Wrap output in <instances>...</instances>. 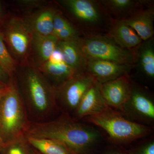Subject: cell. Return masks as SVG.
Instances as JSON below:
<instances>
[{
    "mask_svg": "<svg viewBox=\"0 0 154 154\" xmlns=\"http://www.w3.org/2000/svg\"><path fill=\"white\" fill-rule=\"evenodd\" d=\"M24 136L57 141L75 154L84 153L99 137L93 128L66 115L51 121L30 122Z\"/></svg>",
    "mask_w": 154,
    "mask_h": 154,
    "instance_id": "obj_1",
    "label": "cell"
},
{
    "mask_svg": "<svg viewBox=\"0 0 154 154\" xmlns=\"http://www.w3.org/2000/svg\"><path fill=\"white\" fill-rule=\"evenodd\" d=\"M22 96L28 118L31 122H40L52 114L57 107L56 88L42 75L28 69L21 81Z\"/></svg>",
    "mask_w": 154,
    "mask_h": 154,
    "instance_id": "obj_2",
    "label": "cell"
},
{
    "mask_svg": "<svg viewBox=\"0 0 154 154\" xmlns=\"http://www.w3.org/2000/svg\"><path fill=\"white\" fill-rule=\"evenodd\" d=\"M30 122L18 88L8 83L0 99V135L5 143L24 136Z\"/></svg>",
    "mask_w": 154,
    "mask_h": 154,
    "instance_id": "obj_3",
    "label": "cell"
},
{
    "mask_svg": "<svg viewBox=\"0 0 154 154\" xmlns=\"http://www.w3.org/2000/svg\"><path fill=\"white\" fill-rule=\"evenodd\" d=\"M87 119L105 131L113 140L121 143L132 141L150 132L148 127L131 121L111 108L97 115L88 116Z\"/></svg>",
    "mask_w": 154,
    "mask_h": 154,
    "instance_id": "obj_4",
    "label": "cell"
},
{
    "mask_svg": "<svg viewBox=\"0 0 154 154\" xmlns=\"http://www.w3.org/2000/svg\"><path fill=\"white\" fill-rule=\"evenodd\" d=\"M79 43L86 60H100L135 65V49L129 50L122 48L107 34L87 35L84 38H80Z\"/></svg>",
    "mask_w": 154,
    "mask_h": 154,
    "instance_id": "obj_5",
    "label": "cell"
},
{
    "mask_svg": "<svg viewBox=\"0 0 154 154\" xmlns=\"http://www.w3.org/2000/svg\"><path fill=\"white\" fill-rule=\"evenodd\" d=\"M62 5L86 28L87 35L108 31L112 19L97 1L64 0Z\"/></svg>",
    "mask_w": 154,
    "mask_h": 154,
    "instance_id": "obj_6",
    "label": "cell"
},
{
    "mask_svg": "<svg viewBox=\"0 0 154 154\" xmlns=\"http://www.w3.org/2000/svg\"><path fill=\"white\" fill-rule=\"evenodd\" d=\"M95 81L87 72L75 76L56 88L57 103L74 113L83 96Z\"/></svg>",
    "mask_w": 154,
    "mask_h": 154,
    "instance_id": "obj_7",
    "label": "cell"
},
{
    "mask_svg": "<svg viewBox=\"0 0 154 154\" xmlns=\"http://www.w3.org/2000/svg\"><path fill=\"white\" fill-rule=\"evenodd\" d=\"M121 112L124 115L145 122L154 120V103L152 99L146 91L132 84L129 99Z\"/></svg>",
    "mask_w": 154,
    "mask_h": 154,
    "instance_id": "obj_8",
    "label": "cell"
},
{
    "mask_svg": "<svg viewBox=\"0 0 154 154\" xmlns=\"http://www.w3.org/2000/svg\"><path fill=\"white\" fill-rule=\"evenodd\" d=\"M132 84L128 74L100 84L102 96L110 108L121 111L129 99Z\"/></svg>",
    "mask_w": 154,
    "mask_h": 154,
    "instance_id": "obj_9",
    "label": "cell"
},
{
    "mask_svg": "<svg viewBox=\"0 0 154 154\" xmlns=\"http://www.w3.org/2000/svg\"><path fill=\"white\" fill-rule=\"evenodd\" d=\"M135 66V64H120L100 60L87 59L86 72L91 75L96 82L102 84L128 74Z\"/></svg>",
    "mask_w": 154,
    "mask_h": 154,
    "instance_id": "obj_10",
    "label": "cell"
},
{
    "mask_svg": "<svg viewBox=\"0 0 154 154\" xmlns=\"http://www.w3.org/2000/svg\"><path fill=\"white\" fill-rule=\"evenodd\" d=\"M3 34L16 54L23 56L27 53L31 44L32 34L24 21L19 19H12Z\"/></svg>",
    "mask_w": 154,
    "mask_h": 154,
    "instance_id": "obj_11",
    "label": "cell"
},
{
    "mask_svg": "<svg viewBox=\"0 0 154 154\" xmlns=\"http://www.w3.org/2000/svg\"><path fill=\"white\" fill-rule=\"evenodd\" d=\"M109 108L102 96L100 84L95 81L83 96L74 113L76 118L81 119L99 114Z\"/></svg>",
    "mask_w": 154,
    "mask_h": 154,
    "instance_id": "obj_12",
    "label": "cell"
},
{
    "mask_svg": "<svg viewBox=\"0 0 154 154\" xmlns=\"http://www.w3.org/2000/svg\"><path fill=\"white\" fill-rule=\"evenodd\" d=\"M112 20H124L143 8L152 6L148 0H100L97 1Z\"/></svg>",
    "mask_w": 154,
    "mask_h": 154,
    "instance_id": "obj_13",
    "label": "cell"
},
{
    "mask_svg": "<svg viewBox=\"0 0 154 154\" xmlns=\"http://www.w3.org/2000/svg\"><path fill=\"white\" fill-rule=\"evenodd\" d=\"M41 69L45 75L58 84V87L78 75L67 64L57 47L41 65Z\"/></svg>",
    "mask_w": 154,
    "mask_h": 154,
    "instance_id": "obj_14",
    "label": "cell"
},
{
    "mask_svg": "<svg viewBox=\"0 0 154 154\" xmlns=\"http://www.w3.org/2000/svg\"><path fill=\"white\" fill-rule=\"evenodd\" d=\"M107 35L119 46L129 50L136 48L143 40L123 20H112Z\"/></svg>",
    "mask_w": 154,
    "mask_h": 154,
    "instance_id": "obj_15",
    "label": "cell"
},
{
    "mask_svg": "<svg viewBox=\"0 0 154 154\" xmlns=\"http://www.w3.org/2000/svg\"><path fill=\"white\" fill-rule=\"evenodd\" d=\"M123 20L136 32L143 41L153 38L154 9L152 6L141 9Z\"/></svg>",
    "mask_w": 154,
    "mask_h": 154,
    "instance_id": "obj_16",
    "label": "cell"
},
{
    "mask_svg": "<svg viewBox=\"0 0 154 154\" xmlns=\"http://www.w3.org/2000/svg\"><path fill=\"white\" fill-rule=\"evenodd\" d=\"M79 40L58 41L57 45L64 60L68 66L78 75L86 72L87 63V60L80 48Z\"/></svg>",
    "mask_w": 154,
    "mask_h": 154,
    "instance_id": "obj_17",
    "label": "cell"
},
{
    "mask_svg": "<svg viewBox=\"0 0 154 154\" xmlns=\"http://www.w3.org/2000/svg\"><path fill=\"white\" fill-rule=\"evenodd\" d=\"M56 14L52 9H45L39 11L25 22L32 34L51 36L53 35Z\"/></svg>",
    "mask_w": 154,
    "mask_h": 154,
    "instance_id": "obj_18",
    "label": "cell"
},
{
    "mask_svg": "<svg viewBox=\"0 0 154 154\" xmlns=\"http://www.w3.org/2000/svg\"><path fill=\"white\" fill-rule=\"evenodd\" d=\"M136 63L143 73L151 79L154 78V38L143 41L135 48Z\"/></svg>",
    "mask_w": 154,
    "mask_h": 154,
    "instance_id": "obj_19",
    "label": "cell"
},
{
    "mask_svg": "<svg viewBox=\"0 0 154 154\" xmlns=\"http://www.w3.org/2000/svg\"><path fill=\"white\" fill-rule=\"evenodd\" d=\"M58 40L53 35L48 36L32 34L31 44L38 61L42 64L57 48Z\"/></svg>",
    "mask_w": 154,
    "mask_h": 154,
    "instance_id": "obj_20",
    "label": "cell"
},
{
    "mask_svg": "<svg viewBox=\"0 0 154 154\" xmlns=\"http://www.w3.org/2000/svg\"><path fill=\"white\" fill-rule=\"evenodd\" d=\"M25 137L29 145L42 154H75L64 145L57 141L30 137Z\"/></svg>",
    "mask_w": 154,
    "mask_h": 154,
    "instance_id": "obj_21",
    "label": "cell"
},
{
    "mask_svg": "<svg viewBox=\"0 0 154 154\" xmlns=\"http://www.w3.org/2000/svg\"><path fill=\"white\" fill-rule=\"evenodd\" d=\"M30 146L25 136L5 144L0 154H30Z\"/></svg>",
    "mask_w": 154,
    "mask_h": 154,
    "instance_id": "obj_22",
    "label": "cell"
},
{
    "mask_svg": "<svg viewBox=\"0 0 154 154\" xmlns=\"http://www.w3.org/2000/svg\"><path fill=\"white\" fill-rule=\"evenodd\" d=\"M5 40L3 33L0 32V66L9 75L15 70V62L7 49Z\"/></svg>",
    "mask_w": 154,
    "mask_h": 154,
    "instance_id": "obj_23",
    "label": "cell"
},
{
    "mask_svg": "<svg viewBox=\"0 0 154 154\" xmlns=\"http://www.w3.org/2000/svg\"><path fill=\"white\" fill-rule=\"evenodd\" d=\"M141 154H154V143L153 142L146 145L143 149Z\"/></svg>",
    "mask_w": 154,
    "mask_h": 154,
    "instance_id": "obj_24",
    "label": "cell"
},
{
    "mask_svg": "<svg viewBox=\"0 0 154 154\" xmlns=\"http://www.w3.org/2000/svg\"><path fill=\"white\" fill-rule=\"evenodd\" d=\"M8 76L9 75L0 66V83L4 85H7Z\"/></svg>",
    "mask_w": 154,
    "mask_h": 154,
    "instance_id": "obj_25",
    "label": "cell"
},
{
    "mask_svg": "<svg viewBox=\"0 0 154 154\" xmlns=\"http://www.w3.org/2000/svg\"><path fill=\"white\" fill-rule=\"evenodd\" d=\"M7 85L8 84L6 85H0V99L5 93L7 90Z\"/></svg>",
    "mask_w": 154,
    "mask_h": 154,
    "instance_id": "obj_26",
    "label": "cell"
},
{
    "mask_svg": "<svg viewBox=\"0 0 154 154\" xmlns=\"http://www.w3.org/2000/svg\"><path fill=\"white\" fill-rule=\"evenodd\" d=\"M5 144L3 141L2 139L1 135H0V152L2 151L4 147L5 146Z\"/></svg>",
    "mask_w": 154,
    "mask_h": 154,
    "instance_id": "obj_27",
    "label": "cell"
},
{
    "mask_svg": "<svg viewBox=\"0 0 154 154\" xmlns=\"http://www.w3.org/2000/svg\"><path fill=\"white\" fill-rule=\"evenodd\" d=\"M30 154H42L36 149L32 148L31 146H30Z\"/></svg>",
    "mask_w": 154,
    "mask_h": 154,
    "instance_id": "obj_28",
    "label": "cell"
},
{
    "mask_svg": "<svg viewBox=\"0 0 154 154\" xmlns=\"http://www.w3.org/2000/svg\"><path fill=\"white\" fill-rule=\"evenodd\" d=\"M122 154L116 153V154Z\"/></svg>",
    "mask_w": 154,
    "mask_h": 154,
    "instance_id": "obj_29",
    "label": "cell"
}]
</instances>
